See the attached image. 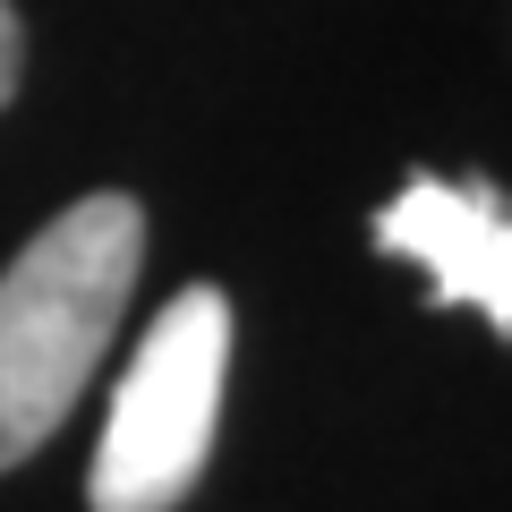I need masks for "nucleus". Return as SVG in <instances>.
<instances>
[{
  "instance_id": "f257e3e1",
  "label": "nucleus",
  "mask_w": 512,
  "mask_h": 512,
  "mask_svg": "<svg viewBox=\"0 0 512 512\" xmlns=\"http://www.w3.org/2000/svg\"><path fill=\"white\" fill-rule=\"evenodd\" d=\"M146 265V214L120 188H94L52 214L0 274V470H18L35 444L77 410L86 376L103 367Z\"/></svg>"
},
{
  "instance_id": "f03ea898",
  "label": "nucleus",
  "mask_w": 512,
  "mask_h": 512,
  "mask_svg": "<svg viewBox=\"0 0 512 512\" xmlns=\"http://www.w3.org/2000/svg\"><path fill=\"white\" fill-rule=\"evenodd\" d=\"M222 376H231V299L214 282H188L163 316L146 325L111 393L103 444L86 470L94 512H171L205 478L222 427Z\"/></svg>"
},
{
  "instance_id": "7ed1b4c3",
  "label": "nucleus",
  "mask_w": 512,
  "mask_h": 512,
  "mask_svg": "<svg viewBox=\"0 0 512 512\" xmlns=\"http://www.w3.org/2000/svg\"><path fill=\"white\" fill-rule=\"evenodd\" d=\"M384 256H419L436 299L478 308L495 333H512V222L495 188H453V180H410L376 214Z\"/></svg>"
},
{
  "instance_id": "20e7f679",
  "label": "nucleus",
  "mask_w": 512,
  "mask_h": 512,
  "mask_svg": "<svg viewBox=\"0 0 512 512\" xmlns=\"http://www.w3.org/2000/svg\"><path fill=\"white\" fill-rule=\"evenodd\" d=\"M18 94V9L0 0V103Z\"/></svg>"
}]
</instances>
